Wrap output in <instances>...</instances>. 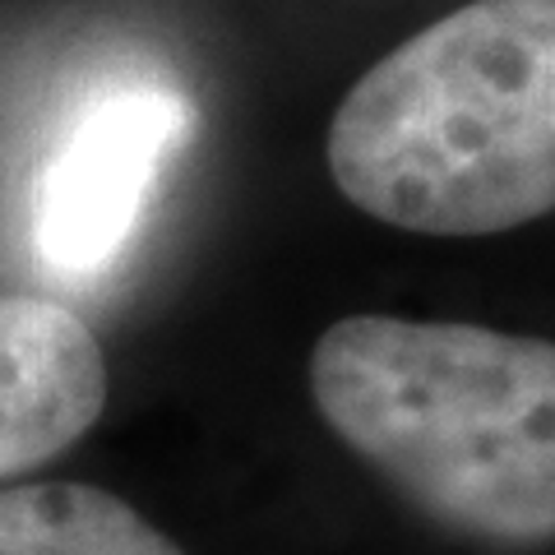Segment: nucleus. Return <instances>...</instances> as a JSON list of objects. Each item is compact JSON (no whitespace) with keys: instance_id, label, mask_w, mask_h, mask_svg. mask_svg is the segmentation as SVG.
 <instances>
[{"instance_id":"nucleus-4","label":"nucleus","mask_w":555,"mask_h":555,"mask_svg":"<svg viewBox=\"0 0 555 555\" xmlns=\"http://www.w3.org/2000/svg\"><path fill=\"white\" fill-rule=\"evenodd\" d=\"M107 408V357L75 310L0 297V477L65 454Z\"/></svg>"},{"instance_id":"nucleus-1","label":"nucleus","mask_w":555,"mask_h":555,"mask_svg":"<svg viewBox=\"0 0 555 555\" xmlns=\"http://www.w3.org/2000/svg\"><path fill=\"white\" fill-rule=\"evenodd\" d=\"M324 426L416 514L486 546L555 542V343L347 315L310 347Z\"/></svg>"},{"instance_id":"nucleus-5","label":"nucleus","mask_w":555,"mask_h":555,"mask_svg":"<svg viewBox=\"0 0 555 555\" xmlns=\"http://www.w3.org/2000/svg\"><path fill=\"white\" fill-rule=\"evenodd\" d=\"M0 555H185L139 509L79 481L0 491Z\"/></svg>"},{"instance_id":"nucleus-2","label":"nucleus","mask_w":555,"mask_h":555,"mask_svg":"<svg viewBox=\"0 0 555 555\" xmlns=\"http://www.w3.org/2000/svg\"><path fill=\"white\" fill-rule=\"evenodd\" d=\"M338 195L416 236L555 214V0H467L379 56L324 139Z\"/></svg>"},{"instance_id":"nucleus-3","label":"nucleus","mask_w":555,"mask_h":555,"mask_svg":"<svg viewBox=\"0 0 555 555\" xmlns=\"http://www.w3.org/2000/svg\"><path fill=\"white\" fill-rule=\"evenodd\" d=\"M190 126V102L153 79L112 83L83 102L33 181V246L42 264L61 278L107 273Z\"/></svg>"}]
</instances>
